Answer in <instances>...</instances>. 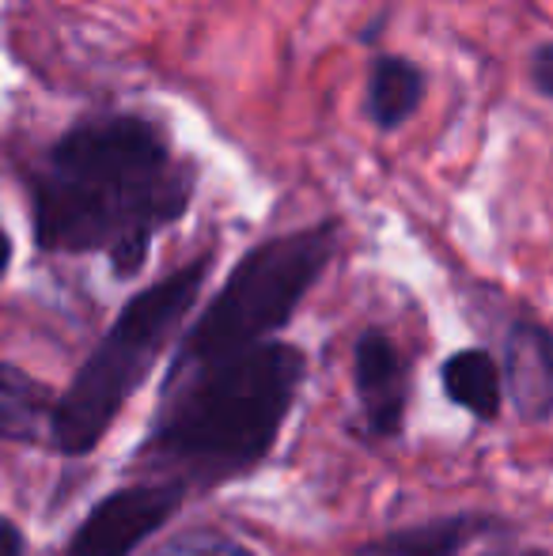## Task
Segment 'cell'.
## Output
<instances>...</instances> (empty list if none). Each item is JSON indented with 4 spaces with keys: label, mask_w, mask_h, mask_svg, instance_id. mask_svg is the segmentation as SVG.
<instances>
[{
    "label": "cell",
    "mask_w": 553,
    "mask_h": 556,
    "mask_svg": "<svg viewBox=\"0 0 553 556\" xmlns=\"http://www.w3.org/2000/svg\"><path fill=\"white\" fill-rule=\"evenodd\" d=\"M486 530L481 519H440L414 530H394L384 542L368 545L364 556H455L470 538Z\"/></svg>",
    "instance_id": "cell-11"
},
{
    "label": "cell",
    "mask_w": 553,
    "mask_h": 556,
    "mask_svg": "<svg viewBox=\"0 0 553 556\" xmlns=\"http://www.w3.org/2000/svg\"><path fill=\"white\" fill-rule=\"evenodd\" d=\"M0 556H23V534L8 519H0Z\"/></svg>",
    "instance_id": "cell-14"
},
{
    "label": "cell",
    "mask_w": 553,
    "mask_h": 556,
    "mask_svg": "<svg viewBox=\"0 0 553 556\" xmlns=\"http://www.w3.org/2000/svg\"><path fill=\"white\" fill-rule=\"evenodd\" d=\"M524 556H546V553H524Z\"/></svg>",
    "instance_id": "cell-16"
},
{
    "label": "cell",
    "mask_w": 553,
    "mask_h": 556,
    "mask_svg": "<svg viewBox=\"0 0 553 556\" xmlns=\"http://www.w3.org/2000/svg\"><path fill=\"white\" fill-rule=\"evenodd\" d=\"M425 99V73L402 58H379L368 80V117L379 129H399Z\"/></svg>",
    "instance_id": "cell-9"
},
{
    "label": "cell",
    "mask_w": 553,
    "mask_h": 556,
    "mask_svg": "<svg viewBox=\"0 0 553 556\" xmlns=\"http://www.w3.org/2000/svg\"><path fill=\"white\" fill-rule=\"evenodd\" d=\"M508 387L527 420L553 413V337L535 323H516L508 333Z\"/></svg>",
    "instance_id": "cell-7"
},
{
    "label": "cell",
    "mask_w": 553,
    "mask_h": 556,
    "mask_svg": "<svg viewBox=\"0 0 553 556\" xmlns=\"http://www.w3.org/2000/svg\"><path fill=\"white\" fill-rule=\"evenodd\" d=\"M155 556H251V553L231 542V538L213 534V530H193V534H183V538H175V542H167Z\"/></svg>",
    "instance_id": "cell-12"
},
{
    "label": "cell",
    "mask_w": 553,
    "mask_h": 556,
    "mask_svg": "<svg viewBox=\"0 0 553 556\" xmlns=\"http://www.w3.org/2000/svg\"><path fill=\"white\" fill-rule=\"evenodd\" d=\"M8 257H12V242H8V235L0 231V277H4V269H8Z\"/></svg>",
    "instance_id": "cell-15"
},
{
    "label": "cell",
    "mask_w": 553,
    "mask_h": 556,
    "mask_svg": "<svg viewBox=\"0 0 553 556\" xmlns=\"http://www.w3.org/2000/svg\"><path fill=\"white\" fill-rule=\"evenodd\" d=\"M193 170L137 114L91 117L50 148L35 175V239L42 250L111 254L118 277L144 265L152 235L186 213Z\"/></svg>",
    "instance_id": "cell-1"
},
{
    "label": "cell",
    "mask_w": 553,
    "mask_h": 556,
    "mask_svg": "<svg viewBox=\"0 0 553 556\" xmlns=\"http://www.w3.org/2000/svg\"><path fill=\"white\" fill-rule=\"evenodd\" d=\"M356 394L364 420L376 435H399L406 417L410 375L391 337L368 330L356 341Z\"/></svg>",
    "instance_id": "cell-6"
},
{
    "label": "cell",
    "mask_w": 553,
    "mask_h": 556,
    "mask_svg": "<svg viewBox=\"0 0 553 556\" xmlns=\"http://www.w3.org/2000/svg\"><path fill=\"white\" fill-rule=\"evenodd\" d=\"M443 387L458 405L474 413L481 420H493L501 409V379H497V364L489 359V352L466 349L443 364Z\"/></svg>",
    "instance_id": "cell-10"
},
{
    "label": "cell",
    "mask_w": 553,
    "mask_h": 556,
    "mask_svg": "<svg viewBox=\"0 0 553 556\" xmlns=\"http://www.w3.org/2000/svg\"><path fill=\"white\" fill-rule=\"evenodd\" d=\"M213 257H198L186 269L171 273L167 280L144 288L126 303L111 333L99 341V349L88 356V364L76 371L73 387L53 405L50 435L58 451L88 454L106 435L126 397L134 394L155 359L163 356L167 341L183 326L186 311L198 303V292L209 277Z\"/></svg>",
    "instance_id": "cell-3"
},
{
    "label": "cell",
    "mask_w": 553,
    "mask_h": 556,
    "mask_svg": "<svg viewBox=\"0 0 553 556\" xmlns=\"http://www.w3.org/2000/svg\"><path fill=\"white\" fill-rule=\"evenodd\" d=\"M303 352L259 341L190 371H167L155 432L140 446L171 481L221 484L266 458L303 379Z\"/></svg>",
    "instance_id": "cell-2"
},
{
    "label": "cell",
    "mask_w": 553,
    "mask_h": 556,
    "mask_svg": "<svg viewBox=\"0 0 553 556\" xmlns=\"http://www.w3.org/2000/svg\"><path fill=\"white\" fill-rule=\"evenodd\" d=\"M330 257L334 224L280 235V239L254 247L231 269L228 285L216 292L193 330L183 337L171 371H190V367L213 364L221 356L269 341L292 318L311 285L323 277Z\"/></svg>",
    "instance_id": "cell-4"
},
{
    "label": "cell",
    "mask_w": 553,
    "mask_h": 556,
    "mask_svg": "<svg viewBox=\"0 0 553 556\" xmlns=\"http://www.w3.org/2000/svg\"><path fill=\"white\" fill-rule=\"evenodd\" d=\"M531 80L535 88L542 91V96L553 99V42L550 46H539L531 58Z\"/></svg>",
    "instance_id": "cell-13"
},
{
    "label": "cell",
    "mask_w": 553,
    "mask_h": 556,
    "mask_svg": "<svg viewBox=\"0 0 553 556\" xmlns=\"http://www.w3.org/2000/svg\"><path fill=\"white\" fill-rule=\"evenodd\" d=\"M53 394L20 367L0 364V440L35 443L53 420Z\"/></svg>",
    "instance_id": "cell-8"
},
{
    "label": "cell",
    "mask_w": 553,
    "mask_h": 556,
    "mask_svg": "<svg viewBox=\"0 0 553 556\" xmlns=\"http://www.w3.org/2000/svg\"><path fill=\"white\" fill-rule=\"evenodd\" d=\"M183 496V481L134 484V489L111 492L76 530L68 556H129L178 511Z\"/></svg>",
    "instance_id": "cell-5"
}]
</instances>
